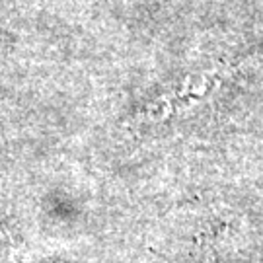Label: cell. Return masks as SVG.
<instances>
[{
  "instance_id": "cell-1",
  "label": "cell",
  "mask_w": 263,
  "mask_h": 263,
  "mask_svg": "<svg viewBox=\"0 0 263 263\" xmlns=\"http://www.w3.org/2000/svg\"><path fill=\"white\" fill-rule=\"evenodd\" d=\"M222 78H224L222 68L187 76L174 92L160 96L158 100H154L152 104L146 105L142 111V117L148 121H162V119H168L176 113L191 109L193 105L201 104L209 96L215 94L216 88L222 82Z\"/></svg>"
}]
</instances>
